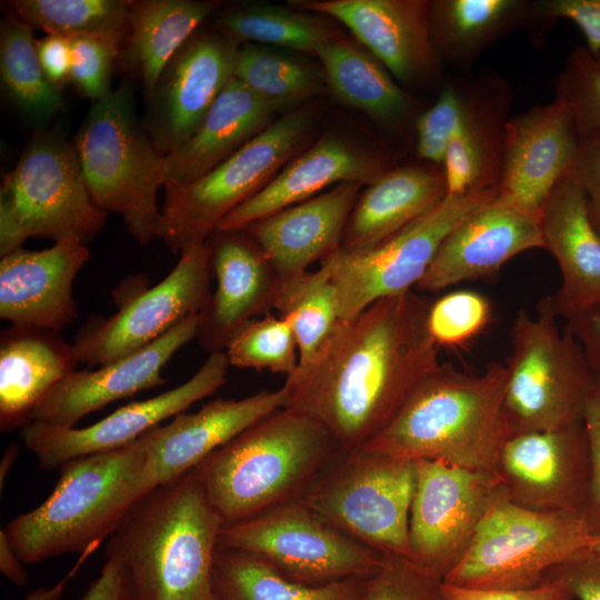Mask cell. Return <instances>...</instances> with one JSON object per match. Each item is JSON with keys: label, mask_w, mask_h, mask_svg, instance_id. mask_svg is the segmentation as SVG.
<instances>
[{"label": "cell", "mask_w": 600, "mask_h": 600, "mask_svg": "<svg viewBox=\"0 0 600 600\" xmlns=\"http://www.w3.org/2000/svg\"><path fill=\"white\" fill-rule=\"evenodd\" d=\"M531 37L544 31L533 0L430 1V32L443 64L469 71L480 56L516 31Z\"/></svg>", "instance_id": "d6a6232c"}, {"label": "cell", "mask_w": 600, "mask_h": 600, "mask_svg": "<svg viewBox=\"0 0 600 600\" xmlns=\"http://www.w3.org/2000/svg\"><path fill=\"white\" fill-rule=\"evenodd\" d=\"M490 301L471 290L451 291L430 304L428 332L440 347H462L479 334L491 321Z\"/></svg>", "instance_id": "ee69618b"}, {"label": "cell", "mask_w": 600, "mask_h": 600, "mask_svg": "<svg viewBox=\"0 0 600 600\" xmlns=\"http://www.w3.org/2000/svg\"><path fill=\"white\" fill-rule=\"evenodd\" d=\"M554 91V98L570 108L579 139L600 130V51L591 53L576 46L556 79Z\"/></svg>", "instance_id": "7bdbcfd3"}, {"label": "cell", "mask_w": 600, "mask_h": 600, "mask_svg": "<svg viewBox=\"0 0 600 600\" xmlns=\"http://www.w3.org/2000/svg\"><path fill=\"white\" fill-rule=\"evenodd\" d=\"M440 586L411 560L386 554L380 569L367 578L359 600H444Z\"/></svg>", "instance_id": "bcb514c9"}, {"label": "cell", "mask_w": 600, "mask_h": 600, "mask_svg": "<svg viewBox=\"0 0 600 600\" xmlns=\"http://www.w3.org/2000/svg\"><path fill=\"white\" fill-rule=\"evenodd\" d=\"M361 183L342 182L303 202L284 208L244 231L270 262L279 279L309 270L341 248Z\"/></svg>", "instance_id": "484cf974"}, {"label": "cell", "mask_w": 600, "mask_h": 600, "mask_svg": "<svg viewBox=\"0 0 600 600\" xmlns=\"http://www.w3.org/2000/svg\"><path fill=\"white\" fill-rule=\"evenodd\" d=\"M80 600H136L127 569L116 560L106 559Z\"/></svg>", "instance_id": "f5cc1de1"}, {"label": "cell", "mask_w": 600, "mask_h": 600, "mask_svg": "<svg viewBox=\"0 0 600 600\" xmlns=\"http://www.w3.org/2000/svg\"><path fill=\"white\" fill-rule=\"evenodd\" d=\"M429 307L411 290L340 319L286 377L283 408L318 422L343 451L367 444L441 364L428 332Z\"/></svg>", "instance_id": "6da1fadb"}, {"label": "cell", "mask_w": 600, "mask_h": 600, "mask_svg": "<svg viewBox=\"0 0 600 600\" xmlns=\"http://www.w3.org/2000/svg\"><path fill=\"white\" fill-rule=\"evenodd\" d=\"M229 367L224 352L211 353L192 377L176 388L130 402L84 428L30 422L20 431L21 442L43 471L59 469L78 457L124 447L213 394L226 383Z\"/></svg>", "instance_id": "2e32d148"}, {"label": "cell", "mask_w": 600, "mask_h": 600, "mask_svg": "<svg viewBox=\"0 0 600 600\" xmlns=\"http://www.w3.org/2000/svg\"><path fill=\"white\" fill-rule=\"evenodd\" d=\"M159 486L142 440L71 459L48 498L13 518L4 532L24 564L92 551L130 509Z\"/></svg>", "instance_id": "277c9868"}, {"label": "cell", "mask_w": 600, "mask_h": 600, "mask_svg": "<svg viewBox=\"0 0 600 600\" xmlns=\"http://www.w3.org/2000/svg\"><path fill=\"white\" fill-rule=\"evenodd\" d=\"M237 49L220 32H196L163 69L148 98V131L160 153H170L199 128L233 77Z\"/></svg>", "instance_id": "ffe728a7"}, {"label": "cell", "mask_w": 600, "mask_h": 600, "mask_svg": "<svg viewBox=\"0 0 600 600\" xmlns=\"http://www.w3.org/2000/svg\"><path fill=\"white\" fill-rule=\"evenodd\" d=\"M316 56L326 82L343 102L397 132L409 127L414 130L421 113L417 99L372 54L334 38Z\"/></svg>", "instance_id": "836d02e7"}, {"label": "cell", "mask_w": 600, "mask_h": 600, "mask_svg": "<svg viewBox=\"0 0 600 600\" xmlns=\"http://www.w3.org/2000/svg\"><path fill=\"white\" fill-rule=\"evenodd\" d=\"M507 367L490 362L479 374L441 363L412 392L393 420L361 448L408 460H427L497 472L512 436L503 400Z\"/></svg>", "instance_id": "3957f363"}, {"label": "cell", "mask_w": 600, "mask_h": 600, "mask_svg": "<svg viewBox=\"0 0 600 600\" xmlns=\"http://www.w3.org/2000/svg\"><path fill=\"white\" fill-rule=\"evenodd\" d=\"M222 520L190 470L142 497L107 539L136 600H209Z\"/></svg>", "instance_id": "7a4b0ae2"}, {"label": "cell", "mask_w": 600, "mask_h": 600, "mask_svg": "<svg viewBox=\"0 0 600 600\" xmlns=\"http://www.w3.org/2000/svg\"><path fill=\"white\" fill-rule=\"evenodd\" d=\"M537 18L546 32L559 19L574 23L582 33L584 47L600 51V0H533Z\"/></svg>", "instance_id": "c3c4849f"}, {"label": "cell", "mask_w": 600, "mask_h": 600, "mask_svg": "<svg viewBox=\"0 0 600 600\" xmlns=\"http://www.w3.org/2000/svg\"><path fill=\"white\" fill-rule=\"evenodd\" d=\"M566 322L579 342L593 376L600 381V307L577 313Z\"/></svg>", "instance_id": "db71d44e"}, {"label": "cell", "mask_w": 600, "mask_h": 600, "mask_svg": "<svg viewBox=\"0 0 600 600\" xmlns=\"http://www.w3.org/2000/svg\"><path fill=\"white\" fill-rule=\"evenodd\" d=\"M313 114L308 104L288 111L207 174L164 188L156 238L173 252L207 242L226 216L299 154L312 131Z\"/></svg>", "instance_id": "ba28073f"}, {"label": "cell", "mask_w": 600, "mask_h": 600, "mask_svg": "<svg viewBox=\"0 0 600 600\" xmlns=\"http://www.w3.org/2000/svg\"><path fill=\"white\" fill-rule=\"evenodd\" d=\"M273 309L293 329L299 363L308 360L340 320L327 262L322 261L317 270L279 279Z\"/></svg>", "instance_id": "60d3db41"}, {"label": "cell", "mask_w": 600, "mask_h": 600, "mask_svg": "<svg viewBox=\"0 0 600 600\" xmlns=\"http://www.w3.org/2000/svg\"><path fill=\"white\" fill-rule=\"evenodd\" d=\"M197 331L198 314H192L133 353L97 369L74 370L39 402L31 422L76 427L109 403L162 386V369L177 351L196 339Z\"/></svg>", "instance_id": "44dd1931"}, {"label": "cell", "mask_w": 600, "mask_h": 600, "mask_svg": "<svg viewBox=\"0 0 600 600\" xmlns=\"http://www.w3.org/2000/svg\"><path fill=\"white\" fill-rule=\"evenodd\" d=\"M392 167L338 137H324L287 163L258 193L232 210L217 231H240L272 213L303 202L331 184H370Z\"/></svg>", "instance_id": "d4e9b609"}, {"label": "cell", "mask_w": 600, "mask_h": 600, "mask_svg": "<svg viewBox=\"0 0 600 600\" xmlns=\"http://www.w3.org/2000/svg\"><path fill=\"white\" fill-rule=\"evenodd\" d=\"M278 110L232 77L196 132L164 154V188L193 182L222 163L273 121Z\"/></svg>", "instance_id": "4dcf8cb0"}, {"label": "cell", "mask_w": 600, "mask_h": 600, "mask_svg": "<svg viewBox=\"0 0 600 600\" xmlns=\"http://www.w3.org/2000/svg\"><path fill=\"white\" fill-rule=\"evenodd\" d=\"M107 217L91 198L74 146L40 136L1 183L0 257L34 237L87 243Z\"/></svg>", "instance_id": "30bf717a"}, {"label": "cell", "mask_w": 600, "mask_h": 600, "mask_svg": "<svg viewBox=\"0 0 600 600\" xmlns=\"http://www.w3.org/2000/svg\"><path fill=\"white\" fill-rule=\"evenodd\" d=\"M416 481V461L359 448L342 451L300 499L357 540L412 561L409 521Z\"/></svg>", "instance_id": "8fae6325"}, {"label": "cell", "mask_w": 600, "mask_h": 600, "mask_svg": "<svg viewBox=\"0 0 600 600\" xmlns=\"http://www.w3.org/2000/svg\"><path fill=\"white\" fill-rule=\"evenodd\" d=\"M497 472L512 503L539 512L583 516L590 456L583 421L511 436Z\"/></svg>", "instance_id": "e0dca14e"}, {"label": "cell", "mask_w": 600, "mask_h": 600, "mask_svg": "<svg viewBox=\"0 0 600 600\" xmlns=\"http://www.w3.org/2000/svg\"><path fill=\"white\" fill-rule=\"evenodd\" d=\"M284 391L261 390L241 399H214L194 413H180L140 437L159 484L194 469L248 427L283 408Z\"/></svg>", "instance_id": "4316f807"}, {"label": "cell", "mask_w": 600, "mask_h": 600, "mask_svg": "<svg viewBox=\"0 0 600 600\" xmlns=\"http://www.w3.org/2000/svg\"><path fill=\"white\" fill-rule=\"evenodd\" d=\"M593 538L583 516L533 511L503 497L442 582L473 589L534 587L577 559Z\"/></svg>", "instance_id": "9c48e42d"}, {"label": "cell", "mask_w": 600, "mask_h": 600, "mask_svg": "<svg viewBox=\"0 0 600 600\" xmlns=\"http://www.w3.org/2000/svg\"><path fill=\"white\" fill-rule=\"evenodd\" d=\"M448 196L443 166L423 162L394 167L359 194L340 250L377 246L422 217Z\"/></svg>", "instance_id": "1f68e13d"}, {"label": "cell", "mask_w": 600, "mask_h": 600, "mask_svg": "<svg viewBox=\"0 0 600 600\" xmlns=\"http://www.w3.org/2000/svg\"><path fill=\"white\" fill-rule=\"evenodd\" d=\"M89 259L87 244L74 239L2 256L0 318L14 326L60 332L79 317L72 287Z\"/></svg>", "instance_id": "603a6c76"}, {"label": "cell", "mask_w": 600, "mask_h": 600, "mask_svg": "<svg viewBox=\"0 0 600 600\" xmlns=\"http://www.w3.org/2000/svg\"><path fill=\"white\" fill-rule=\"evenodd\" d=\"M563 576L576 600H600V567L578 557L554 569L550 574Z\"/></svg>", "instance_id": "9f6ffc18"}, {"label": "cell", "mask_w": 600, "mask_h": 600, "mask_svg": "<svg viewBox=\"0 0 600 600\" xmlns=\"http://www.w3.org/2000/svg\"><path fill=\"white\" fill-rule=\"evenodd\" d=\"M208 242L216 288L198 313L196 339L211 354L224 352L246 324L273 309L279 278L244 230H216Z\"/></svg>", "instance_id": "7402d4cb"}, {"label": "cell", "mask_w": 600, "mask_h": 600, "mask_svg": "<svg viewBox=\"0 0 600 600\" xmlns=\"http://www.w3.org/2000/svg\"><path fill=\"white\" fill-rule=\"evenodd\" d=\"M567 176L581 188L589 220L600 237V130L579 139Z\"/></svg>", "instance_id": "f907efd6"}, {"label": "cell", "mask_w": 600, "mask_h": 600, "mask_svg": "<svg viewBox=\"0 0 600 600\" xmlns=\"http://www.w3.org/2000/svg\"><path fill=\"white\" fill-rule=\"evenodd\" d=\"M543 249L556 259L561 284L549 296L557 318L600 307V237L581 188L569 176L557 184L540 219Z\"/></svg>", "instance_id": "83f0119b"}, {"label": "cell", "mask_w": 600, "mask_h": 600, "mask_svg": "<svg viewBox=\"0 0 600 600\" xmlns=\"http://www.w3.org/2000/svg\"><path fill=\"white\" fill-rule=\"evenodd\" d=\"M19 454V443L12 442L3 451V456L0 460V488L3 489V482L10 472L13 463L16 462Z\"/></svg>", "instance_id": "91938a15"}, {"label": "cell", "mask_w": 600, "mask_h": 600, "mask_svg": "<svg viewBox=\"0 0 600 600\" xmlns=\"http://www.w3.org/2000/svg\"><path fill=\"white\" fill-rule=\"evenodd\" d=\"M219 32L236 43H257L307 53L317 52L334 33L313 12L272 4H250L223 13Z\"/></svg>", "instance_id": "74e56055"}, {"label": "cell", "mask_w": 600, "mask_h": 600, "mask_svg": "<svg viewBox=\"0 0 600 600\" xmlns=\"http://www.w3.org/2000/svg\"><path fill=\"white\" fill-rule=\"evenodd\" d=\"M0 74L7 96L31 121L46 122L61 108L59 88L40 64L32 28L14 16L1 24Z\"/></svg>", "instance_id": "8d00e7d4"}, {"label": "cell", "mask_w": 600, "mask_h": 600, "mask_svg": "<svg viewBox=\"0 0 600 600\" xmlns=\"http://www.w3.org/2000/svg\"><path fill=\"white\" fill-rule=\"evenodd\" d=\"M578 146L573 114L560 99L510 117L503 136L497 199L541 219Z\"/></svg>", "instance_id": "d6986e66"}, {"label": "cell", "mask_w": 600, "mask_h": 600, "mask_svg": "<svg viewBox=\"0 0 600 600\" xmlns=\"http://www.w3.org/2000/svg\"><path fill=\"white\" fill-rule=\"evenodd\" d=\"M444 600H571L567 579L552 573L541 584L523 589H473L441 582Z\"/></svg>", "instance_id": "816d5d0a"}, {"label": "cell", "mask_w": 600, "mask_h": 600, "mask_svg": "<svg viewBox=\"0 0 600 600\" xmlns=\"http://www.w3.org/2000/svg\"><path fill=\"white\" fill-rule=\"evenodd\" d=\"M69 577L70 576L52 587H40L30 591L23 600H62L63 591Z\"/></svg>", "instance_id": "680465c9"}, {"label": "cell", "mask_w": 600, "mask_h": 600, "mask_svg": "<svg viewBox=\"0 0 600 600\" xmlns=\"http://www.w3.org/2000/svg\"><path fill=\"white\" fill-rule=\"evenodd\" d=\"M224 353L230 366L291 374L299 366V348L290 322L270 312L246 324Z\"/></svg>", "instance_id": "b9f144b4"}, {"label": "cell", "mask_w": 600, "mask_h": 600, "mask_svg": "<svg viewBox=\"0 0 600 600\" xmlns=\"http://www.w3.org/2000/svg\"><path fill=\"white\" fill-rule=\"evenodd\" d=\"M74 148L92 200L103 212L121 216L142 246L156 238L164 188V156L134 113L132 90L123 82L94 101Z\"/></svg>", "instance_id": "8992f818"}, {"label": "cell", "mask_w": 600, "mask_h": 600, "mask_svg": "<svg viewBox=\"0 0 600 600\" xmlns=\"http://www.w3.org/2000/svg\"><path fill=\"white\" fill-rule=\"evenodd\" d=\"M539 248H543L540 219L496 198L449 232L414 288L438 292L488 278L512 258Z\"/></svg>", "instance_id": "cb8c5ba5"}, {"label": "cell", "mask_w": 600, "mask_h": 600, "mask_svg": "<svg viewBox=\"0 0 600 600\" xmlns=\"http://www.w3.org/2000/svg\"><path fill=\"white\" fill-rule=\"evenodd\" d=\"M218 546L253 554L289 580L308 586L368 578L386 557L328 522L301 499L223 526Z\"/></svg>", "instance_id": "7c38bea8"}, {"label": "cell", "mask_w": 600, "mask_h": 600, "mask_svg": "<svg viewBox=\"0 0 600 600\" xmlns=\"http://www.w3.org/2000/svg\"><path fill=\"white\" fill-rule=\"evenodd\" d=\"M510 343L503 410L512 436L582 422L597 379L571 330L559 329L549 297L534 316L518 311Z\"/></svg>", "instance_id": "52a82bcc"}, {"label": "cell", "mask_w": 600, "mask_h": 600, "mask_svg": "<svg viewBox=\"0 0 600 600\" xmlns=\"http://www.w3.org/2000/svg\"><path fill=\"white\" fill-rule=\"evenodd\" d=\"M366 580L308 586L289 580L253 554L220 546L212 570L218 600H359Z\"/></svg>", "instance_id": "d590c367"}, {"label": "cell", "mask_w": 600, "mask_h": 600, "mask_svg": "<svg viewBox=\"0 0 600 600\" xmlns=\"http://www.w3.org/2000/svg\"><path fill=\"white\" fill-rule=\"evenodd\" d=\"M410 510L412 562L442 582L488 510L507 497L498 472L418 460Z\"/></svg>", "instance_id": "9a60e30c"}, {"label": "cell", "mask_w": 600, "mask_h": 600, "mask_svg": "<svg viewBox=\"0 0 600 600\" xmlns=\"http://www.w3.org/2000/svg\"><path fill=\"white\" fill-rule=\"evenodd\" d=\"M298 9L344 24L401 87L442 80L443 62L430 32L428 0L297 1Z\"/></svg>", "instance_id": "ac0fdd59"}, {"label": "cell", "mask_w": 600, "mask_h": 600, "mask_svg": "<svg viewBox=\"0 0 600 600\" xmlns=\"http://www.w3.org/2000/svg\"><path fill=\"white\" fill-rule=\"evenodd\" d=\"M600 567V533H596L591 544L579 556Z\"/></svg>", "instance_id": "94428289"}, {"label": "cell", "mask_w": 600, "mask_h": 600, "mask_svg": "<svg viewBox=\"0 0 600 600\" xmlns=\"http://www.w3.org/2000/svg\"><path fill=\"white\" fill-rule=\"evenodd\" d=\"M343 450L318 422L280 408L193 470L223 526L300 499Z\"/></svg>", "instance_id": "5b68a950"}, {"label": "cell", "mask_w": 600, "mask_h": 600, "mask_svg": "<svg viewBox=\"0 0 600 600\" xmlns=\"http://www.w3.org/2000/svg\"><path fill=\"white\" fill-rule=\"evenodd\" d=\"M40 64L51 83L59 87L70 79L71 50L69 38L47 34L36 40Z\"/></svg>", "instance_id": "11a10c76"}, {"label": "cell", "mask_w": 600, "mask_h": 600, "mask_svg": "<svg viewBox=\"0 0 600 600\" xmlns=\"http://www.w3.org/2000/svg\"><path fill=\"white\" fill-rule=\"evenodd\" d=\"M79 361L72 343L59 332L10 324L0 336V429L9 432L31 422L39 402Z\"/></svg>", "instance_id": "f546056e"}, {"label": "cell", "mask_w": 600, "mask_h": 600, "mask_svg": "<svg viewBox=\"0 0 600 600\" xmlns=\"http://www.w3.org/2000/svg\"><path fill=\"white\" fill-rule=\"evenodd\" d=\"M467 109L448 146L443 169L448 194L497 189L512 90L504 77L486 68L466 79Z\"/></svg>", "instance_id": "f1b7e54d"}, {"label": "cell", "mask_w": 600, "mask_h": 600, "mask_svg": "<svg viewBox=\"0 0 600 600\" xmlns=\"http://www.w3.org/2000/svg\"><path fill=\"white\" fill-rule=\"evenodd\" d=\"M278 48L257 43L238 46L233 77L278 111L297 109L323 89L319 71Z\"/></svg>", "instance_id": "f35d334b"}, {"label": "cell", "mask_w": 600, "mask_h": 600, "mask_svg": "<svg viewBox=\"0 0 600 600\" xmlns=\"http://www.w3.org/2000/svg\"><path fill=\"white\" fill-rule=\"evenodd\" d=\"M497 198V189L448 194L402 230L361 251L339 250L329 266L340 319L373 302L411 291L428 271L449 232Z\"/></svg>", "instance_id": "4fadbf2b"}, {"label": "cell", "mask_w": 600, "mask_h": 600, "mask_svg": "<svg viewBox=\"0 0 600 600\" xmlns=\"http://www.w3.org/2000/svg\"><path fill=\"white\" fill-rule=\"evenodd\" d=\"M211 276L209 242L186 248L159 283L129 297L108 317H91L78 330L71 343L79 363L96 367L120 359L198 314L211 294Z\"/></svg>", "instance_id": "5bb4252c"}, {"label": "cell", "mask_w": 600, "mask_h": 600, "mask_svg": "<svg viewBox=\"0 0 600 600\" xmlns=\"http://www.w3.org/2000/svg\"><path fill=\"white\" fill-rule=\"evenodd\" d=\"M590 456L589 487L583 518L592 533H600V381L591 387L583 409Z\"/></svg>", "instance_id": "681fc988"}, {"label": "cell", "mask_w": 600, "mask_h": 600, "mask_svg": "<svg viewBox=\"0 0 600 600\" xmlns=\"http://www.w3.org/2000/svg\"><path fill=\"white\" fill-rule=\"evenodd\" d=\"M128 0H12L13 16L47 34L96 37L123 44L129 34Z\"/></svg>", "instance_id": "ab89813d"}, {"label": "cell", "mask_w": 600, "mask_h": 600, "mask_svg": "<svg viewBox=\"0 0 600 600\" xmlns=\"http://www.w3.org/2000/svg\"><path fill=\"white\" fill-rule=\"evenodd\" d=\"M24 563L13 550L4 530L0 531V571L9 581L17 587H22L29 581V573Z\"/></svg>", "instance_id": "6f0895ef"}, {"label": "cell", "mask_w": 600, "mask_h": 600, "mask_svg": "<svg viewBox=\"0 0 600 600\" xmlns=\"http://www.w3.org/2000/svg\"><path fill=\"white\" fill-rule=\"evenodd\" d=\"M71 50L70 80L87 98L98 101L108 96L113 61L119 56V42L96 38H69Z\"/></svg>", "instance_id": "7dc6e473"}, {"label": "cell", "mask_w": 600, "mask_h": 600, "mask_svg": "<svg viewBox=\"0 0 600 600\" xmlns=\"http://www.w3.org/2000/svg\"><path fill=\"white\" fill-rule=\"evenodd\" d=\"M216 7L217 2L199 0L130 2L124 60L141 78L147 98L173 56Z\"/></svg>", "instance_id": "e575fe53"}, {"label": "cell", "mask_w": 600, "mask_h": 600, "mask_svg": "<svg viewBox=\"0 0 600 600\" xmlns=\"http://www.w3.org/2000/svg\"><path fill=\"white\" fill-rule=\"evenodd\" d=\"M466 109V80L444 82L434 103L421 111L414 123V149L421 161L443 166L448 146L459 130Z\"/></svg>", "instance_id": "f6af8a7d"}, {"label": "cell", "mask_w": 600, "mask_h": 600, "mask_svg": "<svg viewBox=\"0 0 600 600\" xmlns=\"http://www.w3.org/2000/svg\"><path fill=\"white\" fill-rule=\"evenodd\" d=\"M209 600H218V598L214 594H212V597Z\"/></svg>", "instance_id": "6125c7cd"}]
</instances>
